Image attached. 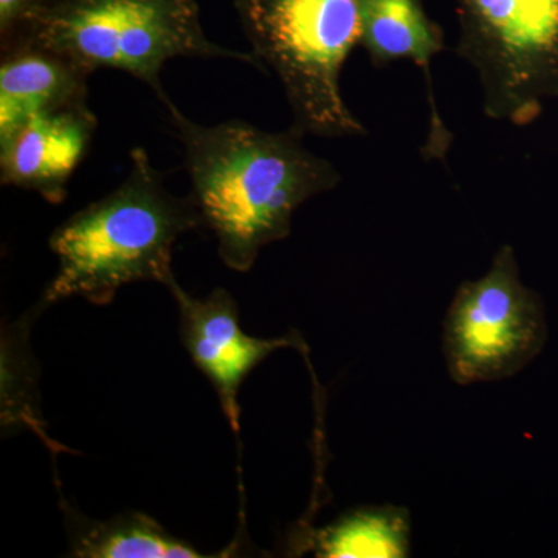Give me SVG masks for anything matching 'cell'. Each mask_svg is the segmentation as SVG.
<instances>
[{"label":"cell","instance_id":"cell-6","mask_svg":"<svg viewBox=\"0 0 558 558\" xmlns=\"http://www.w3.org/2000/svg\"><path fill=\"white\" fill-rule=\"evenodd\" d=\"M548 340L545 307L521 281L515 250L501 245L486 275L459 286L444 319L451 380L483 384L515 376Z\"/></svg>","mask_w":558,"mask_h":558},{"label":"cell","instance_id":"cell-5","mask_svg":"<svg viewBox=\"0 0 558 558\" xmlns=\"http://www.w3.org/2000/svg\"><path fill=\"white\" fill-rule=\"evenodd\" d=\"M457 54L478 76L487 119L527 126L558 100V0H454Z\"/></svg>","mask_w":558,"mask_h":558},{"label":"cell","instance_id":"cell-11","mask_svg":"<svg viewBox=\"0 0 558 558\" xmlns=\"http://www.w3.org/2000/svg\"><path fill=\"white\" fill-rule=\"evenodd\" d=\"M70 556L80 558H196L201 550L165 531L145 513H124L108 521L64 509Z\"/></svg>","mask_w":558,"mask_h":558},{"label":"cell","instance_id":"cell-1","mask_svg":"<svg viewBox=\"0 0 558 558\" xmlns=\"http://www.w3.org/2000/svg\"><path fill=\"white\" fill-rule=\"evenodd\" d=\"M168 119L183 148L191 199L229 269L248 271L260 250L292 233L296 209L340 185L336 165L300 130L269 132L242 120L201 124L174 105Z\"/></svg>","mask_w":558,"mask_h":558},{"label":"cell","instance_id":"cell-8","mask_svg":"<svg viewBox=\"0 0 558 558\" xmlns=\"http://www.w3.org/2000/svg\"><path fill=\"white\" fill-rule=\"evenodd\" d=\"M97 128L89 102L33 117L0 140V182L38 193L49 204H62Z\"/></svg>","mask_w":558,"mask_h":558},{"label":"cell","instance_id":"cell-2","mask_svg":"<svg viewBox=\"0 0 558 558\" xmlns=\"http://www.w3.org/2000/svg\"><path fill=\"white\" fill-rule=\"evenodd\" d=\"M126 178L108 196L92 202L51 233L49 245L58 271L39 300L50 304L81 296L108 306L124 286L154 281L167 288L172 250L182 234L204 227L191 196L179 197L165 185L148 150L130 154Z\"/></svg>","mask_w":558,"mask_h":558},{"label":"cell","instance_id":"cell-10","mask_svg":"<svg viewBox=\"0 0 558 558\" xmlns=\"http://www.w3.org/2000/svg\"><path fill=\"white\" fill-rule=\"evenodd\" d=\"M0 140L25 121L89 102L90 72L33 40L0 47Z\"/></svg>","mask_w":558,"mask_h":558},{"label":"cell","instance_id":"cell-3","mask_svg":"<svg viewBox=\"0 0 558 558\" xmlns=\"http://www.w3.org/2000/svg\"><path fill=\"white\" fill-rule=\"evenodd\" d=\"M260 72L277 76L296 130L319 138L368 135L341 92L360 43V0H234Z\"/></svg>","mask_w":558,"mask_h":558},{"label":"cell","instance_id":"cell-12","mask_svg":"<svg viewBox=\"0 0 558 558\" xmlns=\"http://www.w3.org/2000/svg\"><path fill=\"white\" fill-rule=\"evenodd\" d=\"M300 549L325 558H403L410 556L411 517L399 506L349 510L329 526L296 539Z\"/></svg>","mask_w":558,"mask_h":558},{"label":"cell","instance_id":"cell-4","mask_svg":"<svg viewBox=\"0 0 558 558\" xmlns=\"http://www.w3.org/2000/svg\"><path fill=\"white\" fill-rule=\"evenodd\" d=\"M60 51L94 75L120 70L145 83L163 108L172 100L161 69L175 58L234 60L260 70L252 51L230 50L205 35L196 0H61L16 39Z\"/></svg>","mask_w":558,"mask_h":558},{"label":"cell","instance_id":"cell-13","mask_svg":"<svg viewBox=\"0 0 558 558\" xmlns=\"http://www.w3.org/2000/svg\"><path fill=\"white\" fill-rule=\"evenodd\" d=\"M38 311H33L32 317L38 315ZM27 315L16 325L3 329L2 337V405L16 398V405L10 413L2 416L3 427L11 428L13 424H20V427L35 429L40 439L46 440L51 450L57 449L53 440L49 438L46 429L43 427V421L36 407L38 403L33 400L35 396V377H33V355L28 347V322L32 319Z\"/></svg>","mask_w":558,"mask_h":558},{"label":"cell","instance_id":"cell-14","mask_svg":"<svg viewBox=\"0 0 558 558\" xmlns=\"http://www.w3.org/2000/svg\"><path fill=\"white\" fill-rule=\"evenodd\" d=\"M61 0H0V46L16 39Z\"/></svg>","mask_w":558,"mask_h":558},{"label":"cell","instance_id":"cell-7","mask_svg":"<svg viewBox=\"0 0 558 558\" xmlns=\"http://www.w3.org/2000/svg\"><path fill=\"white\" fill-rule=\"evenodd\" d=\"M167 288L178 304L183 347L194 365L211 381L231 428L240 435V391L248 374L278 349L295 348L304 352L306 343L295 330L270 340L247 336L241 328L240 311L229 290L215 289L205 299H196L175 278Z\"/></svg>","mask_w":558,"mask_h":558},{"label":"cell","instance_id":"cell-9","mask_svg":"<svg viewBox=\"0 0 558 558\" xmlns=\"http://www.w3.org/2000/svg\"><path fill=\"white\" fill-rule=\"evenodd\" d=\"M359 46L374 68L396 61H411L422 72L427 92L428 132L422 157L446 161L454 135L444 123L433 86V60L446 49L442 28L428 16L422 0H360Z\"/></svg>","mask_w":558,"mask_h":558}]
</instances>
